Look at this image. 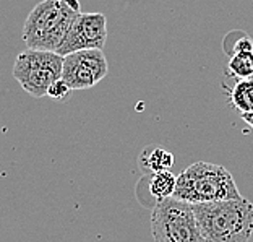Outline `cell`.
<instances>
[{"label":"cell","instance_id":"cell-1","mask_svg":"<svg viewBox=\"0 0 253 242\" xmlns=\"http://www.w3.org/2000/svg\"><path fill=\"white\" fill-rule=\"evenodd\" d=\"M206 242H249L253 234V203L247 198L192 205Z\"/></svg>","mask_w":253,"mask_h":242},{"label":"cell","instance_id":"cell-2","mask_svg":"<svg viewBox=\"0 0 253 242\" xmlns=\"http://www.w3.org/2000/svg\"><path fill=\"white\" fill-rule=\"evenodd\" d=\"M80 13L78 0H42L30 11L23 25V41L28 49L55 52Z\"/></svg>","mask_w":253,"mask_h":242},{"label":"cell","instance_id":"cell-3","mask_svg":"<svg viewBox=\"0 0 253 242\" xmlns=\"http://www.w3.org/2000/svg\"><path fill=\"white\" fill-rule=\"evenodd\" d=\"M174 198L188 205L242 198L232 174L224 166L205 163L190 164L177 176Z\"/></svg>","mask_w":253,"mask_h":242},{"label":"cell","instance_id":"cell-4","mask_svg":"<svg viewBox=\"0 0 253 242\" xmlns=\"http://www.w3.org/2000/svg\"><path fill=\"white\" fill-rule=\"evenodd\" d=\"M154 242H206L192 205L174 197L156 201L151 211Z\"/></svg>","mask_w":253,"mask_h":242},{"label":"cell","instance_id":"cell-5","mask_svg":"<svg viewBox=\"0 0 253 242\" xmlns=\"http://www.w3.org/2000/svg\"><path fill=\"white\" fill-rule=\"evenodd\" d=\"M63 57L52 50L26 49L16 55L13 77L33 97L47 96L49 86L62 78Z\"/></svg>","mask_w":253,"mask_h":242},{"label":"cell","instance_id":"cell-6","mask_svg":"<svg viewBox=\"0 0 253 242\" xmlns=\"http://www.w3.org/2000/svg\"><path fill=\"white\" fill-rule=\"evenodd\" d=\"M107 70V59L101 49L78 50L63 57L62 80L72 90H88L102 82Z\"/></svg>","mask_w":253,"mask_h":242},{"label":"cell","instance_id":"cell-7","mask_svg":"<svg viewBox=\"0 0 253 242\" xmlns=\"http://www.w3.org/2000/svg\"><path fill=\"white\" fill-rule=\"evenodd\" d=\"M107 41V21L106 16L99 11L93 13H80L68 30L65 39L57 48L55 52L65 57L78 50L104 49Z\"/></svg>","mask_w":253,"mask_h":242},{"label":"cell","instance_id":"cell-8","mask_svg":"<svg viewBox=\"0 0 253 242\" xmlns=\"http://www.w3.org/2000/svg\"><path fill=\"white\" fill-rule=\"evenodd\" d=\"M175 182H177V176L172 174L170 171H161V172H153L149 176L148 187L153 197L159 201L174 195Z\"/></svg>","mask_w":253,"mask_h":242},{"label":"cell","instance_id":"cell-9","mask_svg":"<svg viewBox=\"0 0 253 242\" xmlns=\"http://www.w3.org/2000/svg\"><path fill=\"white\" fill-rule=\"evenodd\" d=\"M231 102L237 111H240V114H247L253 111V82L252 80H239V82L232 86Z\"/></svg>","mask_w":253,"mask_h":242},{"label":"cell","instance_id":"cell-10","mask_svg":"<svg viewBox=\"0 0 253 242\" xmlns=\"http://www.w3.org/2000/svg\"><path fill=\"white\" fill-rule=\"evenodd\" d=\"M141 164L149 172H161L169 171L174 166V154L164 148H153V151L141 159Z\"/></svg>","mask_w":253,"mask_h":242},{"label":"cell","instance_id":"cell-11","mask_svg":"<svg viewBox=\"0 0 253 242\" xmlns=\"http://www.w3.org/2000/svg\"><path fill=\"white\" fill-rule=\"evenodd\" d=\"M229 72L239 80H250L253 77V52L234 54L229 60Z\"/></svg>","mask_w":253,"mask_h":242},{"label":"cell","instance_id":"cell-12","mask_svg":"<svg viewBox=\"0 0 253 242\" xmlns=\"http://www.w3.org/2000/svg\"><path fill=\"white\" fill-rule=\"evenodd\" d=\"M72 88L68 86L63 80H57L55 83H52L49 86V90H47V96L49 97H52V99L55 101H59V102H63V101H67L68 97H70L72 95Z\"/></svg>","mask_w":253,"mask_h":242},{"label":"cell","instance_id":"cell-13","mask_svg":"<svg viewBox=\"0 0 253 242\" xmlns=\"http://www.w3.org/2000/svg\"><path fill=\"white\" fill-rule=\"evenodd\" d=\"M239 52H253V41H252V38L244 36V38L237 39V43L234 44V54H239Z\"/></svg>","mask_w":253,"mask_h":242},{"label":"cell","instance_id":"cell-14","mask_svg":"<svg viewBox=\"0 0 253 242\" xmlns=\"http://www.w3.org/2000/svg\"><path fill=\"white\" fill-rule=\"evenodd\" d=\"M240 117H242V120H244L247 125H250L252 129H253V111L252 112H247V114H242Z\"/></svg>","mask_w":253,"mask_h":242},{"label":"cell","instance_id":"cell-15","mask_svg":"<svg viewBox=\"0 0 253 242\" xmlns=\"http://www.w3.org/2000/svg\"><path fill=\"white\" fill-rule=\"evenodd\" d=\"M250 80H252V82H253V77H252V78H250Z\"/></svg>","mask_w":253,"mask_h":242}]
</instances>
